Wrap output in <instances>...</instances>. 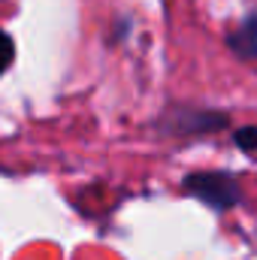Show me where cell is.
<instances>
[{"mask_svg": "<svg viewBox=\"0 0 257 260\" xmlns=\"http://www.w3.org/2000/svg\"><path fill=\"white\" fill-rule=\"evenodd\" d=\"M185 191L197 200H203L206 206L224 212V209H233L242 194H239V185L233 176L227 173H191L185 179Z\"/></svg>", "mask_w": 257, "mask_h": 260, "instance_id": "1", "label": "cell"}, {"mask_svg": "<svg viewBox=\"0 0 257 260\" xmlns=\"http://www.w3.org/2000/svg\"><path fill=\"white\" fill-rule=\"evenodd\" d=\"M12 58H15V49H12V37H9L6 30H0V76L9 70Z\"/></svg>", "mask_w": 257, "mask_h": 260, "instance_id": "4", "label": "cell"}, {"mask_svg": "<svg viewBox=\"0 0 257 260\" xmlns=\"http://www.w3.org/2000/svg\"><path fill=\"white\" fill-rule=\"evenodd\" d=\"M227 43H230V49H233L236 55H242V58H257V18H248L236 34L227 37Z\"/></svg>", "mask_w": 257, "mask_h": 260, "instance_id": "2", "label": "cell"}, {"mask_svg": "<svg viewBox=\"0 0 257 260\" xmlns=\"http://www.w3.org/2000/svg\"><path fill=\"white\" fill-rule=\"evenodd\" d=\"M233 139H236V145H239L242 151H257V124L239 127L236 133H233Z\"/></svg>", "mask_w": 257, "mask_h": 260, "instance_id": "3", "label": "cell"}]
</instances>
